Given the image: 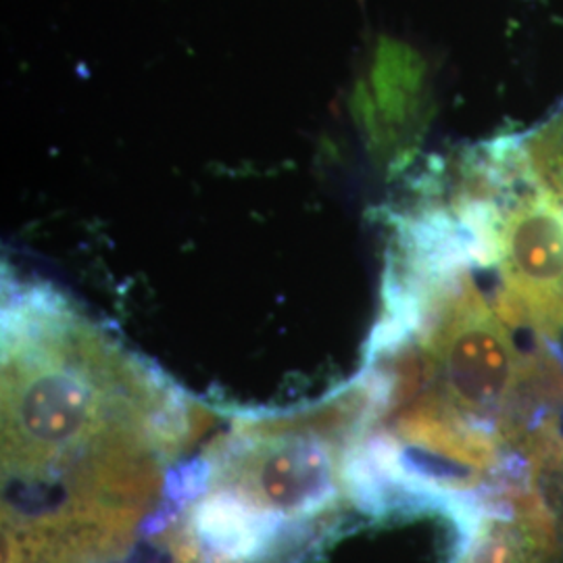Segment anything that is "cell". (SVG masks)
I'll return each mask as SVG.
<instances>
[{"instance_id": "1", "label": "cell", "mask_w": 563, "mask_h": 563, "mask_svg": "<svg viewBox=\"0 0 563 563\" xmlns=\"http://www.w3.org/2000/svg\"><path fill=\"white\" fill-rule=\"evenodd\" d=\"M497 265L499 316L558 344L563 336V209L530 188L511 195L499 223Z\"/></svg>"}, {"instance_id": "3", "label": "cell", "mask_w": 563, "mask_h": 563, "mask_svg": "<svg viewBox=\"0 0 563 563\" xmlns=\"http://www.w3.org/2000/svg\"><path fill=\"white\" fill-rule=\"evenodd\" d=\"M511 144L523 184L563 209V104Z\"/></svg>"}, {"instance_id": "4", "label": "cell", "mask_w": 563, "mask_h": 563, "mask_svg": "<svg viewBox=\"0 0 563 563\" xmlns=\"http://www.w3.org/2000/svg\"><path fill=\"white\" fill-rule=\"evenodd\" d=\"M530 483L541 493L544 504L549 505L563 541V434L544 441L539 451L528 457Z\"/></svg>"}, {"instance_id": "2", "label": "cell", "mask_w": 563, "mask_h": 563, "mask_svg": "<svg viewBox=\"0 0 563 563\" xmlns=\"http://www.w3.org/2000/svg\"><path fill=\"white\" fill-rule=\"evenodd\" d=\"M462 551L455 563H558L562 534L530 483L488 493L462 520Z\"/></svg>"}]
</instances>
